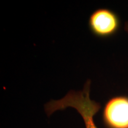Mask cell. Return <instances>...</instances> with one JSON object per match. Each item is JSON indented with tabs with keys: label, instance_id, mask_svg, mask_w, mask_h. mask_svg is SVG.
<instances>
[{
	"label": "cell",
	"instance_id": "cell-2",
	"mask_svg": "<svg viewBox=\"0 0 128 128\" xmlns=\"http://www.w3.org/2000/svg\"><path fill=\"white\" fill-rule=\"evenodd\" d=\"M120 23L119 16L108 8L96 10L90 16L88 28L94 36L99 38H108L118 32Z\"/></svg>",
	"mask_w": 128,
	"mask_h": 128
},
{
	"label": "cell",
	"instance_id": "cell-4",
	"mask_svg": "<svg viewBox=\"0 0 128 128\" xmlns=\"http://www.w3.org/2000/svg\"><path fill=\"white\" fill-rule=\"evenodd\" d=\"M124 31H125L128 34V22H126L125 23H124Z\"/></svg>",
	"mask_w": 128,
	"mask_h": 128
},
{
	"label": "cell",
	"instance_id": "cell-3",
	"mask_svg": "<svg viewBox=\"0 0 128 128\" xmlns=\"http://www.w3.org/2000/svg\"><path fill=\"white\" fill-rule=\"evenodd\" d=\"M103 120L108 128H128V97H113L106 103Z\"/></svg>",
	"mask_w": 128,
	"mask_h": 128
},
{
	"label": "cell",
	"instance_id": "cell-1",
	"mask_svg": "<svg viewBox=\"0 0 128 128\" xmlns=\"http://www.w3.org/2000/svg\"><path fill=\"white\" fill-rule=\"evenodd\" d=\"M91 80L85 83L82 90H71L63 98L58 100H51L44 106L48 116L58 110L68 108H75L82 117L86 128H98L94 120V116L101 108L100 104L90 98Z\"/></svg>",
	"mask_w": 128,
	"mask_h": 128
}]
</instances>
